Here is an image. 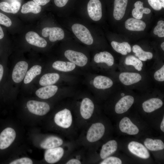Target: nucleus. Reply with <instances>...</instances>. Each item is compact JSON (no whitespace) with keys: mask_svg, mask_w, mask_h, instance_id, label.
I'll use <instances>...</instances> for the list:
<instances>
[{"mask_svg":"<svg viewBox=\"0 0 164 164\" xmlns=\"http://www.w3.org/2000/svg\"><path fill=\"white\" fill-rule=\"evenodd\" d=\"M111 45L116 51L122 55H126L132 51L130 45L127 42L120 43L113 41L111 42Z\"/></svg>","mask_w":164,"mask_h":164,"instance_id":"nucleus-29","label":"nucleus"},{"mask_svg":"<svg viewBox=\"0 0 164 164\" xmlns=\"http://www.w3.org/2000/svg\"><path fill=\"white\" fill-rule=\"evenodd\" d=\"M161 47L162 49V50L164 51V42H162L161 45Z\"/></svg>","mask_w":164,"mask_h":164,"instance_id":"nucleus-47","label":"nucleus"},{"mask_svg":"<svg viewBox=\"0 0 164 164\" xmlns=\"http://www.w3.org/2000/svg\"><path fill=\"white\" fill-rule=\"evenodd\" d=\"M64 55L70 62L79 67L84 66L87 62V57L81 52L67 50L65 51Z\"/></svg>","mask_w":164,"mask_h":164,"instance_id":"nucleus-9","label":"nucleus"},{"mask_svg":"<svg viewBox=\"0 0 164 164\" xmlns=\"http://www.w3.org/2000/svg\"><path fill=\"white\" fill-rule=\"evenodd\" d=\"M42 34L44 37L49 36V40L52 42L61 40L64 37L63 30L61 28L58 27H45L43 29Z\"/></svg>","mask_w":164,"mask_h":164,"instance_id":"nucleus-11","label":"nucleus"},{"mask_svg":"<svg viewBox=\"0 0 164 164\" xmlns=\"http://www.w3.org/2000/svg\"><path fill=\"white\" fill-rule=\"evenodd\" d=\"M4 73V68L3 66L0 63V83L3 78Z\"/></svg>","mask_w":164,"mask_h":164,"instance_id":"nucleus-44","label":"nucleus"},{"mask_svg":"<svg viewBox=\"0 0 164 164\" xmlns=\"http://www.w3.org/2000/svg\"><path fill=\"white\" fill-rule=\"evenodd\" d=\"M33 1L39 5H44L49 2L50 0H33Z\"/></svg>","mask_w":164,"mask_h":164,"instance_id":"nucleus-42","label":"nucleus"},{"mask_svg":"<svg viewBox=\"0 0 164 164\" xmlns=\"http://www.w3.org/2000/svg\"><path fill=\"white\" fill-rule=\"evenodd\" d=\"M67 164H81L80 161L77 159H72L68 161Z\"/></svg>","mask_w":164,"mask_h":164,"instance_id":"nucleus-43","label":"nucleus"},{"mask_svg":"<svg viewBox=\"0 0 164 164\" xmlns=\"http://www.w3.org/2000/svg\"><path fill=\"white\" fill-rule=\"evenodd\" d=\"M134 101L133 97L131 95L122 96L115 105V112L118 114H121L126 112L133 104Z\"/></svg>","mask_w":164,"mask_h":164,"instance_id":"nucleus-10","label":"nucleus"},{"mask_svg":"<svg viewBox=\"0 0 164 164\" xmlns=\"http://www.w3.org/2000/svg\"><path fill=\"white\" fill-rule=\"evenodd\" d=\"M119 81L124 85L127 87L138 84L142 80V77L139 73L123 72L119 73L118 76Z\"/></svg>","mask_w":164,"mask_h":164,"instance_id":"nucleus-2","label":"nucleus"},{"mask_svg":"<svg viewBox=\"0 0 164 164\" xmlns=\"http://www.w3.org/2000/svg\"><path fill=\"white\" fill-rule=\"evenodd\" d=\"M163 104V102L161 99L154 97L144 102L142 104V107L145 112L150 113L160 108Z\"/></svg>","mask_w":164,"mask_h":164,"instance_id":"nucleus-20","label":"nucleus"},{"mask_svg":"<svg viewBox=\"0 0 164 164\" xmlns=\"http://www.w3.org/2000/svg\"><path fill=\"white\" fill-rule=\"evenodd\" d=\"M121 160L119 158L111 156L106 158L101 162V164H121Z\"/></svg>","mask_w":164,"mask_h":164,"instance_id":"nucleus-38","label":"nucleus"},{"mask_svg":"<svg viewBox=\"0 0 164 164\" xmlns=\"http://www.w3.org/2000/svg\"><path fill=\"white\" fill-rule=\"evenodd\" d=\"M143 2L140 1H138L135 3V8L133 9L132 12L134 18L140 19L142 18L143 14H149L150 13V9L143 7Z\"/></svg>","mask_w":164,"mask_h":164,"instance_id":"nucleus-26","label":"nucleus"},{"mask_svg":"<svg viewBox=\"0 0 164 164\" xmlns=\"http://www.w3.org/2000/svg\"><path fill=\"white\" fill-rule=\"evenodd\" d=\"M4 36V32L3 30L0 26V39L3 38Z\"/></svg>","mask_w":164,"mask_h":164,"instance_id":"nucleus-46","label":"nucleus"},{"mask_svg":"<svg viewBox=\"0 0 164 164\" xmlns=\"http://www.w3.org/2000/svg\"><path fill=\"white\" fill-rule=\"evenodd\" d=\"M21 4L20 2L14 1L9 4L7 2L0 3V9L4 12L15 14L19 11Z\"/></svg>","mask_w":164,"mask_h":164,"instance_id":"nucleus-27","label":"nucleus"},{"mask_svg":"<svg viewBox=\"0 0 164 164\" xmlns=\"http://www.w3.org/2000/svg\"><path fill=\"white\" fill-rule=\"evenodd\" d=\"M63 140L60 138L54 136L49 137L44 140L40 144L42 148L48 149L58 147L63 144Z\"/></svg>","mask_w":164,"mask_h":164,"instance_id":"nucleus-24","label":"nucleus"},{"mask_svg":"<svg viewBox=\"0 0 164 164\" xmlns=\"http://www.w3.org/2000/svg\"><path fill=\"white\" fill-rule=\"evenodd\" d=\"M25 38L28 43L38 47H45L47 44V42L44 39L34 32L30 31L27 33Z\"/></svg>","mask_w":164,"mask_h":164,"instance_id":"nucleus-16","label":"nucleus"},{"mask_svg":"<svg viewBox=\"0 0 164 164\" xmlns=\"http://www.w3.org/2000/svg\"><path fill=\"white\" fill-rule=\"evenodd\" d=\"M58 87L54 85L45 86L37 90L35 94L39 97L47 99L53 96L58 90Z\"/></svg>","mask_w":164,"mask_h":164,"instance_id":"nucleus-17","label":"nucleus"},{"mask_svg":"<svg viewBox=\"0 0 164 164\" xmlns=\"http://www.w3.org/2000/svg\"><path fill=\"white\" fill-rule=\"evenodd\" d=\"M129 151L134 155L142 159H146L150 156L149 152L142 144L135 141H132L128 144Z\"/></svg>","mask_w":164,"mask_h":164,"instance_id":"nucleus-13","label":"nucleus"},{"mask_svg":"<svg viewBox=\"0 0 164 164\" xmlns=\"http://www.w3.org/2000/svg\"><path fill=\"white\" fill-rule=\"evenodd\" d=\"M28 63L25 61L18 62L15 65L12 73L13 80L16 83L21 82L25 77L28 69Z\"/></svg>","mask_w":164,"mask_h":164,"instance_id":"nucleus-8","label":"nucleus"},{"mask_svg":"<svg viewBox=\"0 0 164 164\" xmlns=\"http://www.w3.org/2000/svg\"><path fill=\"white\" fill-rule=\"evenodd\" d=\"M0 24L9 27L12 25V22L11 20L8 16L0 12Z\"/></svg>","mask_w":164,"mask_h":164,"instance_id":"nucleus-39","label":"nucleus"},{"mask_svg":"<svg viewBox=\"0 0 164 164\" xmlns=\"http://www.w3.org/2000/svg\"><path fill=\"white\" fill-rule=\"evenodd\" d=\"M125 26V28L128 30L141 31L144 30L146 25L142 20L135 18H130L126 21Z\"/></svg>","mask_w":164,"mask_h":164,"instance_id":"nucleus-21","label":"nucleus"},{"mask_svg":"<svg viewBox=\"0 0 164 164\" xmlns=\"http://www.w3.org/2000/svg\"><path fill=\"white\" fill-rule=\"evenodd\" d=\"M119 127L121 132L130 135L137 134L139 132L137 127L127 117L121 119L119 123Z\"/></svg>","mask_w":164,"mask_h":164,"instance_id":"nucleus-14","label":"nucleus"},{"mask_svg":"<svg viewBox=\"0 0 164 164\" xmlns=\"http://www.w3.org/2000/svg\"><path fill=\"white\" fill-rule=\"evenodd\" d=\"M105 130L104 125L101 123L93 124L87 133L86 138L90 142H93L100 139L104 135Z\"/></svg>","mask_w":164,"mask_h":164,"instance_id":"nucleus-5","label":"nucleus"},{"mask_svg":"<svg viewBox=\"0 0 164 164\" xmlns=\"http://www.w3.org/2000/svg\"><path fill=\"white\" fill-rule=\"evenodd\" d=\"M41 8L40 5L33 1H29L24 4L22 6L21 12L22 13L26 14L32 12L37 14L40 12Z\"/></svg>","mask_w":164,"mask_h":164,"instance_id":"nucleus-34","label":"nucleus"},{"mask_svg":"<svg viewBox=\"0 0 164 164\" xmlns=\"http://www.w3.org/2000/svg\"><path fill=\"white\" fill-rule=\"evenodd\" d=\"M55 123L63 128L70 127L72 122V118L70 111L66 108L61 110L56 114L54 118Z\"/></svg>","mask_w":164,"mask_h":164,"instance_id":"nucleus-4","label":"nucleus"},{"mask_svg":"<svg viewBox=\"0 0 164 164\" xmlns=\"http://www.w3.org/2000/svg\"><path fill=\"white\" fill-rule=\"evenodd\" d=\"M32 160L28 158L24 157L17 159L10 162V164H32Z\"/></svg>","mask_w":164,"mask_h":164,"instance_id":"nucleus-40","label":"nucleus"},{"mask_svg":"<svg viewBox=\"0 0 164 164\" xmlns=\"http://www.w3.org/2000/svg\"><path fill=\"white\" fill-rule=\"evenodd\" d=\"M144 144L148 149L152 151L162 150L164 148V143L160 139L153 140L150 138H146L144 142Z\"/></svg>","mask_w":164,"mask_h":164,"instance_id":"nucleus-30","label":"nucleus"},{"mask_svg":"<svg viewBox=\"0 0 164 164\" xmlns=\"http://www.w3.org/2000/svg\"><path fill=\"white\" fill-rule=\"evenodd\" d=\"M94 61L97 63H104L111 67L114 63V59L112 55L107 51L101 52L96 54L94 57Z\"/></svg>","mask_w":164,"mask_h":164,"instance_id":"nucleus-23","label":"nucleus"},{"mask_svg":"<svg viewBox=\"0 0 164 164\" xmlns=\"http://www.w3.org/2000/svg\"><path fill=\"white\" fill-rule=\"evenodd\" d=\"M87 10L89 17L94 21H99L101 18L102 6L99 0H90L87 4Z\"/></svg>","mask_w":164,"mask_h":164,"instance_id":"nucleus-7","label":"nucleus"},{"mask_svg":"<svg viewBox=\"0 0 164 164\" xmlns=\"http://www.w3.org/2000/svg\"><path fill=\"white\" fill-rule=\"evenodd\" d=\"M64 153V150L61 147L48 149L45 152L44 159L46 161L49 163H54L61 159Z\"/></svg>","mask_w":164,"mask_h":164,"instance_id":"nucleus-12","label":"nucleus"},{"mask_svg":"<svg viewBox=\"0 0 164 164\" xmlns=\"http://www.w3.org/2000/svg\"><path fill=\"white\" fill-rule=\"evenodd\" d=\"M15 130L10 127L4 129L0 133V150L8 148L12 143L16 137Z\"/></svg>","mask_w":164,"mask_h":164,"instance_id":"nucleus-6","label":"nucleus"},{"mask_svg":"<svg viewBox=\"0 0 164 164\" xmlns=\"http://www.w3.org/2000/svg\"><path fill=\"white\" fill-rule=\"evenodd\" d=\"M59 75L56 73H50L43 75L39 81V84L42 86L52 85L55 84L59 80Z\"/></svg>","mask_w":164,"mask_h":164,"instance_id":"nucleus-25","label":"nucleus"},{"mask_svg":"<svg viewBox=\"0 0 164 164\" xmlns=\"http://www.w3.org/2000/svg\"><path fill=\"white\" fill-rule=\"evenodd\" d=\"M68 0H54L55 5L58 7H62L64 6Z\"/></svg>","mask_w":164,"mask_h":164,"instance_id":"nucleus-41","label":"nucleus"},{"mask_svg":"<svg viewBox=\"0 0 164 164\" xmlns=\"http://www.w3.org/2000/svg\"><path fill=\"white\" fill-rule=\"evenodd\" d=\"M154 79L159 82H163L164 81V65L155 71L153 74Z\"/></svg>","mask_w":164,"mask_h":164,"instance_id":"nucleus-36","label":"nucleus"},{"mask_svg":"<svg viewBox=\"0 0 164 164\" xmlns=\"http://www.w3.org/2000/svg\"><path fill=\"white\" fill-rule=\"evenodd\" d=\"M52 67L57 70L67 72L73 70L76 65L74 63L70 62L56 61L53 63Z\"/></svg>","mask_w":164,"mask_h":164,"instance_id":"nucleus-31","label":"nucleus"},{"mask_svg":"<svg viewBox=\"0 0 164 164\" xmlns=\"http://www.w3.org/2000/svg\"><path fill=\"white\" fill-rule=\"evenodd\" d=\"M151 6L156 10H160L164 8V0H148Z\"/></svg>","mask_w":164,"mask_h":164,"instance_id":"nucleus-37","label":"nucleus"},{"mask_svg":"<svg viewBox=\"0 0 164 164\" xmlns=\"http://www.w3.org/2000/svg\"><path fill=\"white\" fill-rule=\"evenodd\" d=\"M154 33L160 37H164V21L160 20L158 22L157 25L155 27Z\"/></svg>","mask_w":164,"mask_h":164,"instance_id":"nucleus-35","label":"nucleus"},{"mask_svg":"<svg viewBox=\"0 0 164 164\" xmlns=\"http://www.w3.org/2000/svg\"><path fill=\"white\" fill-rule=\"evenodd\" d=\"M113 82L109 77L102 75L95 77L93 84L95 88L98 89H105L111 87L113 85Z\"/></svg>","mask_w":164,"mask_h":164,"instance_id":"nucleus-19","label":"nucleus"},{"mask_svg":"<svg viewBox=\"0 0 164 164\" xmlns=\"http://www.w3.org/2000/svg\"><path fill=\"white\" fill-rule=\"evenodd\" d=\"M124 63L127 66H132L138 71L143 69V64L142 61L133 55H129L125 58Z\"/></svg>","mask_w":164,"mask_h":164,"instance_id":"nucleus-33","label":"nucleus"},{"mask_svg":"<svg viewBox=\"0 0 164 164\" xmlns=\"http://www.w3.org/2000/svg\"><path fill=\"white\" fill-rule=\"evenodd\" d=\"M117 149V143L114 140H110L103 145L100 153L102 159H105L114 152Z\"/></svg>","mask_w":164,"mask_h":164,"instance_id":"nucleus-22","label":"nucleus"},{"mask_svg":"<svg viewBox=\"0 0 164 164\" xmlns=\"http://www.w3.org/2000/svg\"><path fill=\"white\" fill-rule=\"evenodd\" d=\"M160 129L163 132H164V117H163L160 125Z\"/></svg>","mask_w":164,"mask_h":164,"instance_id":"nucleus-45","label":"nucleus"},{"mask_svg":"<svg viewBox=\"0 0 164 164\" xmlns=\"http://www.w3.org/2000/svg\"><path fill=\"white\" fill-rule=\"evenodd\" d=\"M26 106L31 113L39 116L45 115L50 109V106L47 103L34 100L28 101Z\"/></svg>","mask_w":164,"mask_h":164,"instance_id":"nucleus-3","label":"nucleus"},{"mask_svg":"<svg viewBox=\"0 0 164 164\" xmlns=\"http://www.w3.org/2000/svg\"><path fill=\"white\" fill-rule=\"evenodd\" d=\"M133 52L136 56L140 60L143 61L151 59L153 57L152 53L151 52L144 51L139 45H135L132 48Z\"/></svg>","mask_w":164,"mask_h":164,"instance_id":"nucleus-28","label":"nucleus"},{"mask_svg":"<svg viewBox=\"0 0 164 164\" xmlns=\"http://www.w3.org/2000/svg\"><path fill=\"white\" fill-rule=\"evenodd\" d=\"M128 0H115L114 4L113 16L117 20H120L125 13Z\"/></svg>","mask_w":164,"mask_h":164,"instance_id":"nucleus-18","label":"nucleus"},{"mask_svg":"<svg viewBox=\"0 0 164 164\" xmlns=\"http://www.w3.org/2000/svg\"><path fill=\"white\" fill-rule=\"evenodd\" d=\"M94 109V105L92 101L88 98L83 99L81 102L80 111L83 118L87 119L91 116Z\"/></svg>","mask_w":164,"mask_h":164,"instance_id":"nucleus-15","label":"nucleus"},{"mask_svg":"<svg viewBox=\"0 0 164 164\" xmlns=\"http://www.w3.org/2000/svg\"><path fill=\"white\" fill-rule=\"evenodd\" d=\"M42 67L39 65H35L32 66L27 72L25 76L24 82L25 84L30 83L37 75L41 72Z\"/></svg>","mask_w":164,"mask_h":164,"instance_id":"nucleus-32","label":"nucleus"},{"mask_svg":"<svg viewBox=\"0 0 164 164\" xmlns=\"http://www.w3.org/2000/svg\"><path fill=\"white\" fill-rule=\"evenodd\" d=\"M72 31L77 38L83 43L88 45L92 44L93 39L89 30L80 24L76 23L72 26Z\"/></svg>","mask_w":164,"mask_h":164,"instance_id":"nucleus-1","label":"nucleus"}]
</instances>
